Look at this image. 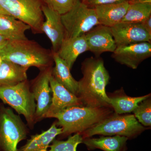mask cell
<instances>
[{
  "instance_id": "obj_30",
  "label": "cell",
  "mask_w": 151,
  "mask_h": 151,
  "mask_svg": "<svg viewBox=\"0 0 151 151\" xmlns=\"http://www.w3.org/2000/svg\"><path fill=\"white\" fill-rule=\"evenodd\" d=\"M2 60V59L1 57V55H0V65H1V63Z\"/></svg>"
},
{
  "instance_id": "obj_24",
  "label": "cell",
  "mask_w": 151,
  "mask_h": 151,
  "mask_svg": "<svg viewBox=\"0 0 151 151\" xmlns=\"http://www.w3.org/2000/svg\"><path fill=\"white\" fill-rule=\"evenodd\" d=\"M83 139L79 133L70 136L66 141L54 139L49 146L50 149L47 151H76L77 146L82 143Z\"/></svg>"
},
{
  "instance_id": "obj_1",
  "label": "cell",
  "mask_w": 151,
  "mask_h": 151,
  "mask_svg": "<svg viewBox=\"0 0 151 151\" xmlns=\"http://www.w3.org/2000/svg\"><path fill=\"white\" fill-rule=\"evenodd\" d=\"M81 70L83 77L78 81L77 97L84 106L111 107L106 92L110 76L103 58L100 57L86 58L81 63Z\"/></svg>"
},
{
  "instance_id": "obj_20",
  "label": "cell",
  "mask_w": 151,
  "mask_h": 151,
  "mask_svg": "<svg viewBox=\"0 0 151 151\" xmlns=\"http://www.w3.org/2000/svg\"><path fill=\"white\" fill-rule=\"evenodd\" d=\"M62 133V128H58L56 122H54L47 131L40 134L32 136L26 144L18 151H47L55 137Z\"/></svg>"
},
{
  "instance_id": "obj_6",
  "label": "cell",
  "mask_w": 151,
  "mask_h": 151,
  "mask_svg": "<svg viewBox=\"0 0 151 151\" xmlns=\"http://www.w3.org/2000/svg\"><path fill=\"white\" fill-rule=\"evenodd\" d=\"M28 80L16 85L0 86V99L23 115L31 128L35 124L36 103Z\"/></svg>"
},
{
  "instance_id": "obj_8",
  "label": "cell",
  "mask_w": 151,
  "mask_h": 151,
  "mask_svg": "<svg viewBox=\"0 0 151 151\" xmlns=\"http://www.w3.org/2000/svg\"><path fill=\"white\" fill-rule=\"evenodd\" d=\"M27 126L10 108L0 105V151H18L17 146L26 139Z\"/></svg>"
},
{
  "instance_id": "obj_18",
  "label": "cell",
  "mask_w": 151,
  "mask_h": 151,
  "mask_svg": "<svg viewBox=\"0 0 151 151\" xmlns=\"http://www.w3.org/2000/svg\"><path fill=\"white\" fill-rule=\"evenodd\" d=\"M52 53L55 66L52 68V76L59 84L77 97L78 81L73 78L67 63L60 57L57 52H52Z\"/></svg>"
},
{
  "instance_id": "obj_10",
  "label": "cell",
  "mask_w": 151,
  "mask_h": 151,
  "mask_svg": "<svg viewBox=\"0 0 151 151\" xmlns=\"http://www.w3.org/2000/svg\"><path fill=\"white\" fill-rule=\"evenodd\" d=\"M151 56V42H149L117 46L112 55L116 62L133 69Z\"/></svg>"
},
{
  "instance_id": "obj_28",
  "label": "cell",
  "mask_w": 151,
  "mask_h": 151,
  "mask_svg": "<svg viewBox=\"0 0 151 151\" xmlns=\"http://www.w3.org/2000/svg\"><path fill=\"white\" fill-rule=\"evenodd\" d=\"M142 23L149 34L151 35V16L149 17L148 18L144 21Z\"/></svg>"
},
{
  "instance_id": "obj_29",
  "label": "cell",
  "mask_w": 151,
  "mask_h": 151,
  "mask_svg": "<svg viewBox=\"0 0 151 151\" xmlns=\"http://www.w3.org/2000/svg\"><path fill=\"white\" fill-rule=\"evenodd\" d=\"M8 41V40H7L5 38L0 35V50L5 45Z\"/></svg>"
},
{
  "instance_id": "obj_27",
  "label": "cell",
  "mask_w": 151,
  "mask_h": 151,
  "mask_svg": "<svg viewBox=\"0 0 151 151\" xmlns=\"http://www.w3.org/2000/svg\"><path fill=\"white\" fill-rule=\"evenodd\" d=\"M127 1L128 0H86L84 2L90 7L94 8L97 6L123 2Z\"/></svg>"
},
{
  "instance_id": "obj_5",
  "label": "cell",
  "mask_w": 151,
  "mask_h": 151,
  "mask_svg": "<svg viewBox=\"0 0 151 151\" xmlns=\"http://www.w3.org/2000/svg\"><path fill=\"white\" fill-rule=\"evenodd\" d=\"M44 0H0V14L13 17L28 25L33 34L43 33Z\"/></svg>"
},
{
  "instance_id": "obj_16",
  "label": "cell",
  "mask_w": 151,
  "mask_h": 151,
  "mask_svg": "<svg viewBox=\"0 0 151 151\" xmlns=\"http://www.w3.org/2000/svg\"><path fill=\"white\" fill-rule=\"evenodd\" d=\"M87 51L89 48L84 35L65 38L57 53L71 69L78 56Z\"/></svg>"
},
{
  "instance_id": "obj_26",
  "label": "cell",
  "mask_w": 151,
  "mask_h": 151,
  "mask_svg": "<svg viewBox=\"0 0 151 151\" xmlns=\"http://www.w3.org/2000/svg\"><path fill=\"white\" fill-rule=\"evenodd\" d=\"M77 1L78 0H44L45 4L61 15L70 11Z\"/></svg>"
},
{
  "instance_id": "obj_21",
  "label": "cell",
  "mask_w": 151,
  "mask_h": 151,
  "mask_svg": "<svg viewBox=\"0 0 151 151\" xmlns=\"http://www.w3.org/2000/svg\"><path fill=\"white\" fill-rule=\"evenodd\" d=\"M128 139V138L123 136H103L97 138H85L82 143L85 144L89 150L98 149L104 151H126Z\"/></svg>"
},
{
  "instance_id": "obj_17",
  "label": "cell",
  "mask_w": 151,
  "mask_h": 151,
  "mask_svg": "<svg viewBox=\"0 0 151 151\" xmlns=\"http://www.w3.org/2000/svg\"><path fill=\"white\" fill-rule=\"evenodd\" d=\"M28 25L9 16L0 14V35L8 41L27 39L25 32Z\"/></svg>"
},
{
  "instance_id": "obj_22",
  "label": "cell",
  "mask_w": 151,
  "mask_h": 151,
  "mask_svg": "<svg viewBox=\"0 0 151 151\" xmlns=\"http://www.w3.org/2000/svg\"><path fill=\"white\" fill-rule=\"evenodd\" d=\"M117 94L109 97V105L114 113L121 115L133 112L143 100L150 97L148 94L141 97H132L127 96L123 90L116 92Z\"/></svg>"
},
{
  "instance_id": "obj_23",
  "label": "cell",
  "mask_w": 151,
  "mask_h": 151,
  "mask_svg": "<svg viewBox=\"0 0 151 151\" xmlns=\"http://www.w3.org/2000/svg\"><path fill=\"white\" fill-rule=\"evenodd\" d=\"M129 3L122 22L142 23L151 16V3Z\"/></svg>"
},
{
  "instance_id": "obj_4",
  "label": "cell",
  "mask_w": 151,
  "mask_h": 151,
  "mask_svg": "<svg viewBox=\"0 0 151 151\" xmlns=\"http://www.w3.org/2000/svg\"><path fill=\"white\" fill-rule=\"evenodd\" d=\"M146 129L134 115H121L114 112L90 129L79 134L83 139L96 135L123 136L129 139L136 137Z\"/></svg>"
},
{
  "instance_id": "obj_3",
  "label": "cell",
  "mask_w": 151,
  "mask_h": 151,
  "mask_svg": "<svg viewBox=\"0 0 151 151\" xmlns=\"http://www.w3.org/2000/svg\"><path fill=\"white\" fill-rule=\"evenodd\" d=\"M114 113L111 107L93 108L86 106L68 107L52 118L57 119V126L62 129L60 137L81 133L103 121Z\"/></svg>"
},
{
  "instance_id": "obj_15",
  "label": "cell",
  "mask_w": 151,
  "mask_h": 151,
  "mask_svg": "<svg viewBox=\"0 0 151 151\" xmlns=\"http://www.w3.org/2000/svg\"><path fill=\"white\" fill-rule=\"evenodd\" d=\"M129 0L123 2L94 7L100 24L111 27L122 22L129 7Z\"/></svg>"
},
{
  "instance_id": "obj_14",
  "label": "cell",
  "mask_w": 151,
  "mask_h": 151,
  "mask_svg": "<svg viewBox=\"0 0 151 151\" xmlns=\"http://www.w3.org/2000/svg\"><path fill=\"white\" fill-rule=\"evenodd\" d=\"M50 85L52 93V99L50 107L44 118H52L57 113L68 107L84 106L81 100L59 84L51 76Z\"/></svg>"
},
{
  "instance_id": "obj_31",
  "label": "cell",
  "mask_w": 151,
  "mask_h": 151,
  "mask_svg": "<svg viewBox=\"0 0 151 151\" xmlns=\"http://www.w3.org/2000/svg\"><path fill=\"white\" fill-rule=\"evenodd\" d=\"M80 1L82 2H84L85 1H86V0H80Z\"/></svg>"
},
{
  "instance_id": "obj_7",
  "label": "cell",
  "mask_w": 151,
  "mask_h": 151,
  "mask_svg": "<svg viewBox=\"0 0 151 151\" xmlns=\"http://www.w3.org/2000/svg\"><path fill=\"white\" fill-rule=\"evenodd\" d=\"M65 29V38L84 35L100 24L95 10L84 2L78 0L73 8L61 15Z\"/></svg>"
},
{
  "instance_id": "obj_2",
  "label": "cell",
  "mask_w": 151,
  "mask_h": 151,
  "mask_svg": "<svg viewBox=\"0 0 151 151\" xmlns=\"http://www.w3.org/2000/svg\"><path fill=\"white\" fill-rule=\"evenodd\" d=\"M2 59L23 67L35 66L40 70L53 66L51 50L44 48L34 40L8 41L0 50Z\"/></svg>"
},
{
  "instance_id": "obj_25",
  "label": "cell",
  "mask_w": 151,
  "mask_h": 151,
  "mask_svg": "<svg viewBox=\"0 0 151 151\" xmlns=\"http://www.w3.org/2000/svg\"><path fill=\"white\" fill-rule=\"evenodd\" d=\"M135 118L142 125L145 127L151 125V101L150 97L145 99L139 104L133 111Z\"/></svg>"
},
{
  "instance_id": "obj_11",
  "label": "cell",
  "mask_w": 151,
  "mask_h": 151,
  "mask_svg": "<svg viewBox=\"0 0 151 151\" xmlns=\"http://www.w3.org/2000/svg\"><path fill=\"white\" fill-rule=\"evenodd\" d=\"M117 46L139 42H151L149 34L142 23L121 22L111 27Z\"/></svg>"
},
{
  "instance_id": "obj_19",
  "label": "cell",
  "mask_w": 151,
  "mask_h": 151,
  "mask_svg": "<svg viewBox=\"0 0 151 151\" xmlns=\"http://www.w3.org/2000/svg\"><path fill=\"white\" fill-rule=\"evenodd\" d=\"M28 68L2 60L0 65V86H14L27 80Z\"/></svg>"
},
{
  "instance_id": "obj_12",
  "label": "cell",
  "mask_w": 151,
  "mask_h": 151,
  "mask_svg": "<svg viewBox=\"0 0 151 151\" xmlns=\"http://www.w3.org/2000/svg\"><path fill=\"white\" fill-rule=\"evenodd\" d=\"M89 51L99 57L105 52L113 53L117 47L111 27L100 24L85 34Z\"/></svg>"
},
{
  "instance_id": "obj_9",
  "label": "cell",
  "mask_w": 151,
  "mask_h": 151,
  "mask_svg": "<svg viewBox=\"0 0 151 151\" xmlns=\"http://www.w3.org/2000/svg\"><path fill=\"white\" fill-rule=\"evenodd\" d=\"M52 68L50 66L40 70L39 74L32 83L31 91L37 102L35 123L44 118L51 104L52 97L50 80Z\"/></svg>"
},
{
  "instance_id": "obj_13",
  "label": "cell",
  "mask_w": 151,
  "mask_h": 151,
  "mask_svg": "<svg viewBox=\"0 0 151 151\" xmlns=\"http://www.w3.org/2000/svg\"><path fill=\"white\" fill-rule=\"evenodd\" d=\"M45 21L42 26L43 33L51 42L52 51L57 52L65 39V29L61 20V15L46 4L42 7Z\"/></svg>"
}]
</instances>
